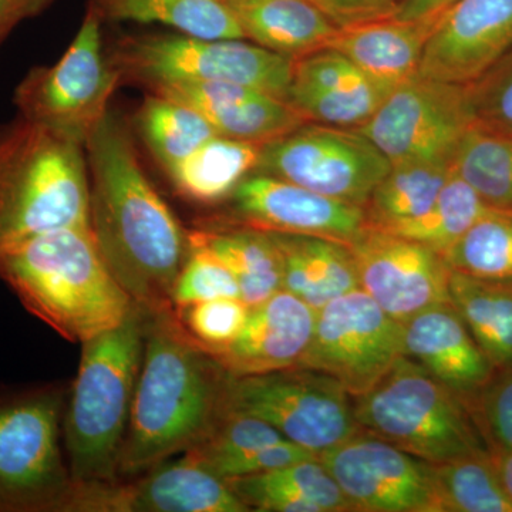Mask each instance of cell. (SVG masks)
<instances>
[{"mask_svg": "<svg viewBox=\"0 0 512 512\" xmlns=\"http://www.w3.org/2000/svg\"><path fill=\"white\" fill-rule=\"evenodd\" d=\"M134 124L165 174L218 136L200 113L157 93L143 101Z\"/></svg>", "mask_w": 512, "mask_h": 512, "instance_id": "31", "label": "cell"}, {"mask_svg": "<svg viewBox=\"0 0 512 512\" xmlns=\"http://www.w3.org/2000/svg\"><path fill=\"white\" fill-rule=\"evenodd\" d=\"M456 0H402L394 18L420 20L433 18L443 13Z\"/></svg>", "mask_w": 512, "mask_h": 512, "instance_id": "44", "label": "cell"}, {"mask_svg": "<svg viewBox=\"0 0 512 512\" xmlns=\"http://www.w3.org/2000/svg\"><path fill=\"white\" fill-rule=\"evenodd\" d=\"M227 377L221 363L188 335L174 308L148 312L119 480L143 476L197 446L220 417Z\"/></svg>", "mask_w": 512, "mask_h": 512, "instance_id": "2", "label": "cell"}, {"mask_svg": "<svg viewBox=\"0 0 512 512\" xmlns=\"http://www.w3.org/2000/svg\"><path fill=\"white\" fill-rule=\"evenodd\" d=\"M454 160L456 156L392 165L365 205L366 225L383 228L420 217L456 173Z\"/></svg>", "mask_w": 512, "mask_h": 512, "instance_id": "30", "label": "cell"}, {"mask_svg": "<svg viewBox=\"0 0 512 512\" xmlns=\"http://www.w3.org/2000/svg\"><path fill=\"white\" fill-rule=\"evenodd\" d=\"M188 239L227 266L249 308L281 291V258L268 232L229 224L188 232Z\"/></svg>", "mask_w": 512, "mask_h": 512, "instance_id": "26", "label": "cell"}, {"mask_svg": "<svg viewBox=\"0 0 512 512\" xmlns=\"http://www.w3.org/2000/svg\"><path fill=\"white\" fill-rule=\"evenodd\" d=\"M56 0H0V45L26 20L43 15Z\"/></svg>", "mask_w": 512, "mask_h": 512, "instance_id": "43", "label": "cell"}, {"mask_svg": "<svg viewBox=\"0 0 512 512\" xmlns=\"http://www.w3.org/2000/svg\"><path fill=\"white\" fill-rule=\"evenodd\" d=\"M349 247L360 288L399 322L450 302L448 285L453 271L434 249L369 225Z\"/></svg>", "mask_w": 512, "mask_h": 512, "instance_id": "15", "label": "cell"}, {"mask_svg": "<svg viewBox=\"0 0 512 512\" xmlns=\"http://www.w3.org/2000/svg\"><path fill=\"white\" fill-rule=\"evenodd\" d=\"M404 326L362 288L316 311L315 330L299 366L325 373L355 399L404 356Z\"/></svg>", "mask_w": 512, "mask_h": 512, "instance_id": "12", "label": "cell"}, {"mask_svg": "<svg viewBox=\"0 0 512 512\" xmlns=\"http://www.w3.org/2000/svg\"><path fill=\"white\" fill-rule=\"evenodd\" d=\"M437 512H512L491 454L434 464Z\"/></svg>", "mask_w": 512, "mask_h": 512, "instance_id": "34", "label": "cell"}, {"mask_svg": "<svg viewBox=\"0 0 512 512\" xmlns=\"http://www.w3.org/2000/svg\"><path fill=\"white\" fill-rule=\"evenodd\" d=\"M0 281L32 315L80 345L119 326L136 305L101 256L90 227L5 245Z\"/></svg>", "mask_w": 512, "mask_h": 512, "instance_id": "3", "label": "cell"}, {"mask_svg": "<svg viewBox=\"0 0 512 512\" xmlns=\"http://www.w3.org/2000/svg\"><path fill=\"white\" fill-rule=\"evenodd\" d=\"M323 12L340 26L370 22L396 15L402 0H315Z\"/></svg>", "mask_w": 512, "mask_h": 512, "instance_id": "42", "label": "cell"}, {"mask_svg": "<svg viewBox=\"0 0 512 512\" xmlns=\"http://www.w3.org/2000/svg\"><path fill=\"white\" fill-rule=\"evenodd\" d=\"M245 39L288 59L326 49L338 26L315 0H227Z\"/></svg>", "mask_w": 512, "mask_h": 512, "instance_id": "24", "label": "cell"}, {"mask_svg": "<svg viewBox=\"0 0 512 512\" xmlns=\"http://www.w3.org/2000/svg\"><path fill=\"white\" fill-rule=\"evenodd\" d=\"M512 49V0H456L437 19L419 76L470 84Z\"/></svg>", "mask_w": 512, "mask_h": 512, "instance_id": "18", "label": "cell"}, {"mask_svg": "<svg viewBox=\"0 0 512 512\" xmlns=\"http://www.w3.org/2000/svg\"><path fill=\"white\" fill-rule=\"evenodd\" d=\"M103 20L87 6L79 32L52 66H37L13 93L19 116L52 128L79 144L110 111L121 83L103 43Z\"/></svg>", "mask_w": 512, "mask_h": 512, "instance_id": "9", "label": "cell"}, {"mask_svg": "<svg viewBox=\"0 0 512 512\" xmlns=\"http://www.w3.org/2000/svg\"><path fill=\"white\" fill-rule=\"evenodd\" d=\"M488 210L491 208L480 195L454 173L434 204L420 217L379 229L419 242L443 255Z\"/></svg>", "mask_w": 512, "mask_h": 512, "instance_id": "33", "label": "cell"}, {"mask_svg": "<svg viewBox=\"0 0 512 512\" xmlns=\"http://www.w3.org/2000/svg\"><path fill=\"white\" fill-rule=\"evenodd\" d=\"M450 302L495 370L512 367V282L451 272Z\"/></svg>", "mask_w": 512, "mask_h": 512, "instance_id": "29", "label": "cell"}, {"mask_svg": "<svg viewBox=\"0 0 512 512\" xmlns=\"http://www.w3.org/2000/svg\"><path fill=\"white\" fill-rule=\"evenodd\" d=\"M404 356L470 402L490 382L494 366L453 303L424 309L403 322Z\"/></svg>", "mask_w": 512, "mask_h": 512, "instance_id": "21", "label": "cell"}, {"mask_svg": "<svg viewBox=\"0 0 512 512\" xmlns=\"http://www.w3.org/2000/svg\"><path fill=\"white\" fill-rule=\"evenodd\" d=\"M443 256L458 274L512 282V212L488 210Z\"/></svg>", "mask_w": 512, "mask_h": 512, "instance_id": "35", "label": "cell"}, {"mask_svg": "<svg viewBox=\"0 0 512 512\" xmlns=\"http://www.w3.org/2000/svg\"><path fill=\"white\" fill-rule=\"evenodd\" d=\"M491 458H493L495 470H497L505 493L512 501V450L503 454H495Z\"/></svg>", "mask_w": 512, "mask_h": 512, "instance_id": "45", "label": "cell"}, {"mask_svg": "<svg viewBox=\"0 0 512 512\" xmlns=\"http://www.w3.org/2000/svg\"><path fill=\"white\" fill-rule=\"evenodd\" d=\"M262 148L264 144L215 136L167 175L185 200L215 204L228 200L235 188L258 170Z\"/></svg>", "mask_w": 512, "mask_h": 512, "instance_id": "27", "label": "cell"}, {"mask_svg": "<svg viewBox=\"0 0 512 512\" xmlns=\"http://www.w3.org/2000/svg\"><path fill=\"white\" fill-rule=\"evenodd\" d=\"M491 456L512 450V367L495 370L468 402Z\"/></svg>", "mask_w": 512, "mask_h": 512, "instance_id": "39", "label": "cell"}, {"mask_svg": "<svg viewBox=\"0 0 512 512\" xmlns=\"http://www.w3.org/2000/svg\"><path fill=\"white\" fill-rule=\"evenodd\" d=\"M467 87L478 124L512 131V49Z\"/></svg>", "mask_w": 512, "mask_h": 512, "instance_id": "40", "label": "cell"}, {"mask_svg": "<svg viewBox=\"0 0 512 512\" xmlns=\"http://www.w3.org/2000/svg\"><path fill=\"white\" fill-rule=\"evenodd\" d=\"M281 440L286 439L264 420L244 414L221 413L207 436L184 456L207 467L222 458L239 456Z\"/></svg>", "mask_w": 512, "mask_h": 512, "instance_id": "36", "label": "cell"}, {"mask_svg": "<svg viewBox=\"0 0 512 512\" xmlns=\"http://www.w3.org/2000/svg\"><path fill=\"white\" fill-rule=\"evenodd\" d=\"M183 328L210 353L228 348L247 322L249 306L239 298H220L174 309Z\"/></svg>", "mask_w": 512, "mask_h": 512, "instance_id": "37", "label": "cell"}, {"mask_svg": "<svg viewBox=\"0 0 512 512\" xmlns=\"http://www.w3.org/2000/svg\"><path fill=\"white\" fill-rule=\"evenodd\" d=\"M249 511L348 512L352 504L318 458L227 480Z\"/></svg>", "mask_w": 512, "mask_h": 512, "instance_id": "25", "label": "cell"}, {"mask_svg": "<svg viewBox=\"0 0 512 512\" xmlns=\"http://www.w3.org/2000/svg\"><path fill=\"white\" fill-rule=\"evenodd\" d=\"M103 22L158 23L183 35L245 39L227 0H89Z\"/></svg>", "mask_w": 512, "mask_h": 512, "instance_id": "28", "label": "cell"}, {"mask_svg": "<svg viewBox=\"0 0 512 512\" xmlns=\"http://www.w3.org/2000/svg\"><path fill=\"white\" fill-rule=\"evenodd\" d=\"M268 234L281 258L282 289L316 311L360 288L355 256L349 244L312 235Z\"/></svg>", "mask_w": 512, "mask_h": 512, "instance_id": "23", "label": "cell"}, {"mask_svg": "<svg viewBox=\"0 0 512 512\" xmlns=\"http://www.w3.org/2000/svg\"><path fill=\"white\" fill-rule=\"evenodd\" d=\"M67 389L0 390V512H67L74 491L62 451Z\"/></svg>", "mask_w": 512, "mask_h": 512, "instance_id": "7", "label": "cell"}, {"mask_svg": "<svg viewBox=\"0 0 512 512\" xmlns=\"http://www.w3.org/2000/svg\"><path fill=\"white\" fill-rule=\"evenodd\" d=\"M352 504L365 512H437L434 464L359 427L319 454Z\"/></svg>", "mask_w": 512, "mask_h": 512, "instance_id": "14", "label": "cell"}, {"mask_svg": "<svg viewBox=\"0 0 512 512\" xmlns=\"http://www.w3.org/2000/svg\"><path fill=\"white\" fill-rule=\"evenodd\" d=\"M147 320L148 312L136 303L119 326L82 343L79 372L63 414V444L74 485L119 481Z\"/></svg>", "mask_w": 512, "mask_h": 512, "instance_id": "4", "label": "cell"}, {"mask_svg": "<svg viewBox=\"0 0 512 512\" xmlns=\"http://www.w3.org/2000/svg\"><path fill=\"white\" fill-rule=\"evenodd\" d=\"M315 320L316 309L281 289L249 308L238 338L211 355L232 376L262 375L299 366L311 343Z\"/></svg>", "mask_w": 512, "mask_h": 512, "instance_id": "19", "label": "cell"}, {"mask_svg": "<svg viewBox=\"0 0 512 512\" xmlns=\"http://www.w3.org/2000/svg\"><path fill=\"white\" fill-rule=\"evenodd\" d=\"M456 173L491 210L512 212V133L474 124L458 144Z\"/></svg>", "mask_w": 512, "mask_h": 512, "instance_id": "32", "label": "cell"}, {"mask_svg": "<svg viewBox=\"0 0 512 512\" xmlns=\"http://www.w3.org/2000/svg\"><path fill=\"white\" fill-rule=\"evenodd\" d=\"M476 123L467 84L417 74L394 89L357 130L394 165L456 156Z\"/></svg>", "mask_w": 512, "mask_h": 512, "instance_id": "13", "label": "cell"}, {"mask_svg": "<svg viewBox=\"0 0 512 512\" xmlns=\"http://www.w3.org/2000/svg\"><path fill=\"white\" fill-rule=\"evenodd\" d=\"M74 227H90L84 146L18 114L0 127V248Z\"/></svg>", "mask_w": 512, "mask_h": 512, "instance_id": "5", "label": "cell"}, {"mask_svg": "<svg viewBox=\"0 0 512 512\" xmlns=\"http://www.w3.org/2000/svg\"><path fill=\"white\" fill-rule=\"evenodd\" d=\"M89 225L117 281L147 312L173 308V289L190 241L144 173L133 130L109 113L84 144Z\"/></svg>", "mask_w": 512, "mask_h": 512, "instance_id": "1", "label": "cell"}, {"mask_svg": "<svg viewBox=\"0 0 512 512\" xmlns=\"http://www.w3.org/2000/svg\"><path fill=\"white\" fill-rule=\"evenodd\" d=\"M439 16L420 20L390 16L340 26L326 49L345 56L389 96L419 73L427 40Z\"/></svg>", "mask_w": 512, "mask_h": 512, "instance_id": "22", "label": "cell"}, {"mask_svg": "<svg viewBox=\"0 0 512 512\" xmlns=\"http://www.w3.org/2000/svg\"><path fill=\"white\" fill-rule=\"evenodd\" d=\"M121 82L156 89L170 84L234 83L286 100L293 60L237 40L183 35H133L107 50Z\"/></svg>", "mask_w": 512, "mask_h": 512, "instance_id": "8", "label": "cell"}, {"mask_svg": "<svg viewBox=\"0 0 512 512\" xmlns=\"http://www.w3.org/2000/svg\"><path fill=\"white\" fill-rule=\"evenodd\" d=\"M505 131V130H504ZM510 133H512V131H510Z\"/></svg>", "mask_w": 512, "mask_h": 512, "instance_id": "46", "label": "cell"}, {"mask_svg": "<svg viewBox=\"0 0 512 512\" xmlns=\"http://www.w3.org/2000/svg\"><path fill=\"white\" fill-rule=\"evenodd\" d=\"M353 412L362 429L427 463L490 454L467 400L407 356L353 399Z\"/></svg>", "mask_w": 512, "mask_h": 512, "instance_id": "6", "label": "cell"}, {"mask_svg": "<svg viewBox=\"0 0 512 512\" xmlns=\"http://www.w3.org/2000/svg\"><path fill=\"white\" fill-rule=\"evenodd\" d=\"M318 457V454L313 453L308 448L299 446V444L292 443L289 440H281L278 443L258 448V450L239 454V456L222 458V460L215 461V463L205 468L212 471L215 476L227 481L231 478L268 473V471L276 470V468L291 466V464L299 463V461Z\"/></svg>", "mask_w": 512, "mask_h": 512, "instance_id": "41", "label": "cell"}, {"mask_svg": "<svg viewBox=\"0 0 512 512\" xmlns=\"http://www.w3.org/2000/svg\"><path fill=\"white\" fill-rule=\"evenodd\" d=\"M220 298L241 299L234 275L207 248L190 241L187 259L175 281L173 308Z\"/></svg>", "mask_w": 512, "mask_h": 512, "instance_id": "38", "label": "cell"}, {"mask_svg": "<svg viewBox=\"0 0 512 512\" xmlns=\"http://www.w3.org/2000/svg\"><path fill=\"white\" fill-rule=\"evenodd\" d=\"M200 113L218 136L266 144L308 123L288 101L234 83L170 84L151 89Z\"/></svg>", "mask_w": 512, "mask_h": 512, "instance_id": "20", "label": "cell"}, {"mask_svg": "<svg viewBox=\"0 0 512 512\" xmlns=\"http://www.w3.org/2000/svg\"><path fill=\"white\" fill-rule=\"evenodd\" d=\"M392 164L357 128L308 123L264 144L255 173L365 208Z\"/></svg>", "mask_w": 512, "mask_h": 512, "instance_id": "11", "label": "cell"}, {"mask_svg": "<svg viewBox=\"0 0 512 512\" xmlns=\"http://www.w3.org/2000/svg\"><path fill=\"white\" fill-rule=\"evenodd\" d=\"M227 481L183 456L143 476L74 485L67 512H248Z\"/></svg>", "mask_w": 512, "mask_h": 512, "instance_id": "16", "label": "cell"}, {"mask_svg": "<svg viewBox=\"0 0 512 512\" xmlns=\"http://www.w3.org/2000/svg\"><path fill=\"white\" fill-rule=\"evenodd\" d=\"M229 200V224L259 231L312 235L350 244L366 227L365 208L264 173L248 175Z\"/></svg>", "mask_w": 512, "mask_h": 512, "instance_id": "17", "label": "cell"}, {"mask_svg": "<svg viewBox=\"0 0 512 512\" xmlns=\"http://www.w3.org/2000/svg\"><path fill=\"white\" fill-rule=\"evenodd\" d=\"M221 413L256 417L286 440L319 454L359 429L353 397L333 377L296 366L227 377Z\"/></svg>", "mask_w": 512, "mask_h": 512, "instance_id": "10", "label": "cell"}]
</instances>
